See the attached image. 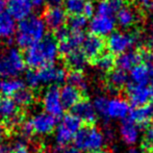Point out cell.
<instances>
[{"label": "cell", "instance_id": "cell-1", "mask_svg": "<svg viewBox=\"0 0 153 153\" xmlns=\"http://www.w3.org/2000/svg\"><path fill=\"white\" fill-rule=\"evenodd\" d=\"M59 54V44L55 38L46 36L42 41L26 49L24 61L26 66L31 70H39L49 65H53Z\"/></svg>", "mask_w": 153, "mask_h": 153}, {"label": "cell", "instance_id": "cell-2", "mask_svg": "<svg viewBox=\"0 0 153 153\" xmlns=\"http://www.w3.org/2000/svg\"><path fill=\"white\" fill-rule=\"evenodd\" d=\"M47 26L41 17L31 15L17 25L16 44L20 48L28 49L46 36Z\"/></svg>", "mask_w": 153, "mask_h": 153}, {"label": "cell", "instance_id": "cell-3", "mask_svg": "<svg viewBox=\"0 0 153 153\" xmlns=\"http://www.w3.org/2000/svg\"><path fill=\"white\" fill-rule=\"evenodd\" d=\"M93 105L97 116L104 121L125 120L131 111L128 101L120 97H113L108 99L105 96H97L94 99Z\"/></svg>", "mask_w": 153, "mask_h": 153}, {"label": "cell", "instance_id": "cell-4", "mask_svg": "<svg viewBox=\"0 0 153 153\" xmlns=\"http://www.w3.org/2000/svg\"><path fill=\"white\" fill-rule=\"evenodd\" d=\"M66 70L55 65H49L39 70H30L25 74V82L29 89H38L42 85H55L67 79Z\"/></svg>", "mask_w": 153, "mask_h": 153}, {"label": "cell", "instance_id": "cell-5", "mask_svg": "<svg viewBox=\"0 0 153 153\" xmlns=\"http://www.w3.org/2000/svg\"><path fill=\"white\" fill-rule=\"evenodd\" d=\"M75 148L80 152L98 153L104 148L106 137L104 132L96 126L81 128L74 137Z\"/></svg>", "mask_w": 153, "mask_h": 153}, {"label": "cell", "instance_id": "cell-6", "mask_svg": "<svg viewBox=\"0 0 153 153\" xmlns=\"http://www.w3.org/2000/svg\"><path fill=\"white\" fill-rule=\"evenodd\" d=\"M24 55L17 48H7L0 53V78H17L25 70Z\"/></svg>", "mask_w": 153, "mask_h": 153}, {"label": "cell", "instance_id": "cell-7", "mask_svg": "<svg viewBox=\"0 0 153 153\" xmlns=\"http://www.w3.org/2000/svg\"><path fill=\"white\" fill-rule=\"evenodd\" d=\"M81 123L82 122L73 114L65 115L55 129L54 141L56 145L62 148L74 141L75 135L81 129Z\"/></svg>", "mask_w": 153, "mask_h": 153}, {"label": "cell", "instance_id": "cell-8", "mask_svg": "<svg viewBox=\"0 0 153 153\" xmlns=\"http://www.w3.org/2000/svg\"><path fill=\"white\" fill-rule=\"evenodd\" d=\"M137 41V36L123 31H114L107 38V49L111 54L120 55L130 50L131 47Z\"/></svg>", "mask_w": 153, "mask_h": 153}, {"label": "cell", "instance_id": "cell-9", "mask_svg": "<svg viewBox=\"0 0 153 153\" xmlns=\"http://www.w3.org/2000/svg\"><path fill=\"white\" fill-rule=\"evenodd\" d=\"M22 121L19 106L10 98H0V124L3 123L7 128L18 126Z\"/></svg>", "mask_w": 153, "mask_h": 153}, {"label": "cell", "instance_id": "cell-10", "mask_svg": "<svg viewBox=\"0 0 153 153\" xmlns=\"http://www.w3.org/2000/svg\"><path fill=\"white\" fill-rule=\"evenodd\" d=\"M42 105L45 113L54 118L61 117L64 113V106L61 101L59 89L56 85H51L44 92L42 96Z\"/></svg>", "mask_w": 153, "mask_h": 153}, {"label": "cell", "instance_id": "cell-11", "mask_svg": "<svg viewBox=\"0 0 153 153\" xmlns=\"http://www.w3.org/2000/svg\"><path fill=\"white\" fill-rule=\"evenodd\" d=\"M29 121H30L33 134L41 135V137L52 132L56 127L57 123L56 118L45 111L36 114L33 117L29 119Z\"/></svg>", "mask_w": 153, "mask_h": 153}, {"label": "cell", "instance_id": "cell-12", "mask_svg": "<svg viewBox=\"0 0 153 153\" xmlns=\"http://www.w3.org/2000/svg\"><path fill=\"white\" fill-rule=\"evenodd\" d=\"M89 29L92 34L97 36H106L115 31L116 21L114 17L95 15L89 22Z\"/></svg>", "mask_w": 153, "mask_h": 153}, {"label": "cell", "instance_id": "cell-13", "mask_svg": "<svg viewBox=\"0 0 153 153\" xmlns=\"http://www.w3.org/2000/svg\"><path fill=\"white\" fill-rule=\"evenodd\" d=\"M128 100L133 106H145L151 99V90L147 85H129L126 89Z\"/></svg>", "mask_w": 153, "mask_h": 153}, {"label": "cell", "instance_id": "cell-14", "mask_svg": "<svg viewBox=\"0 0 153 153\" xmlns=\"http://www.w3.org/2000/svg\"><path fill=\"white\" fill-rule=\"evenodd\" d=\"M44 22L46 26L50 29L57 30V29L64 27L65 23L67 22V12L62 6L51 7L48 6L44 12Z\"/></svg>", "mask_w": 153, "mask_h": 153}, {"label": "cell", "instance_id": "cell-15", "mask_svg": "<svg viewBox=\"0 0 153 153\" xmlns=\"http://www.w3.org/2000/svg\"><path fill=\"white\" fill-rule=\"evenodd\" d=\"M7 13L15 20H24L31 16L32 5L29 0H5Z\"/></svg>", "mask_w": 153, "mask_h": 153}, {"label": "cell", "instance_id": "cell-16", "mask_svg": "<svg viewBox=\"0 0 153 153\" xmlns=\"http://www.w3.org/2000/svg\"><path fill=\"white\" fill-rule=\"evenodd\" d=\"M81 46H82V52L87 56V59H97L102 54L105 43L100 36L90 34L85 38Z\"/></svg>", "mask_w": 153, "mask_h": 153}, {"label": "cell", "instance_id": "cell-17", "mask_svg": "<svg viewBox=\"0 0 153 153\" xmlns=\"http://www.w3.org/2000/svg\"><path fill=\"white\" fill-rule=\"evenodd\" d=\"M119 132L121 140L126 145H135L139 142L141 131L139 125L131 120H123L119 127Z\"/></svg>", "mask_w": 153, "mask_h": 153}, {"label": "cell", "instance_id": "cell-18", "mask_svg": "<svg viewBox=\"0 0 153 153\" xmlns=\"http://www.w3.org/2000/svg\"><path fill=\"white\" fill-rule=\"evenodd\" d=\"M85 36L83 34L82 31H71L69 36L65 39L64 41L57 43L59 44V52L61 54L69 55L70 53H72L73 51L77 50L79 46H81L85 41Z\"/></svg>", "mask_w": 153, "mask_h": 153}, {"label": "cell", "instance_id": "cell-19", "mask_svg": "<svg viewBox=\"0 0 153 153\" xmlns=\"http://www.w3.org/2000/svg\"><path fill=\"white\" fill-rule=\"evenodd\" d=\"M73 115L77 117L81 122L91 124L97 119V114L94 105L89 100H80L73 107Z\"/></svg>", "mask_w": 153, "mask_h": 153}, {"label": "cell", "instance_id": "cell-20", "mask_svg": "<svg viewBox=\"0 0 153 153\" xmlns=\"http://www.w3.org/2000/svg\"><path fill=\"white\" fill-rule=\"evenodd\" d=\"M59 96L64 108H73L81 98L80 91L69 83L62 87V89L59 90Z\"/></svg>", "mask_w": 153, "mask_h": 153}, {"label": "cell", "instance_id": "cell-21", "mask_svg": "<svg viewBox=\"0 0 153 153\" xmlns=\"http://www.w3.org/2000/svg\"><path fill=\"white\" fill-rule=\"evenodd\" d=\"M141 61H143L141 52L134 50H129L118 55L117 59H116V65H117L118 69H120V70L128 71L131 70L137 65H139Z\"/></svg>", "mask_w": 153, "mask_h": 153}, {"label": "cell", "instance_id": "cell-22", "mask_svg": "<svg viewBox=\"0 0 153 153\" xmlns=\"http://www.w3.org/2000/svg\"><path fill=\"white\" fill-rule=\"evenodd\" d=\"M150 70L151 69L146 64H139L133 67L128 76L131 85H147V83L150 81Z\"/></svg>", "mask_w": 153, "mask_h": 153}, {"label": "cell", "instance_id": "cell-23", "mask_svg": "<svg viewBox=\"0 0 153 153\" xmlns=\"http://www.w3.org/2000/svg\"><path fill=\"white\" fill-rule=\"evenodd\" d=\"M124 6V0H99L97 2L96 12L98 15L114 17Z\"/></svg>", "mask_w": 153, "mask_h": 153}, {"label": "cell", "instance_id": "cell-24", "mask_svg": "<svg viewBox=\"0 0 153 153\" xmlns=\"http://www.w3.org/2000/svg\"><path fill=\"white\" fill-rule=\"evenodd\" d=\"M17 23L12 15L4 12L0 15V38L12 40V36L16 34Z\"/></svg>", "mask_w": 153, "mask_h": 153}, {"label": "cell", "instance_id": "cell-25", "mask_svg": "<svg viewBox=\"0 0 153 153\" xmlns=\"http://www.w3.org/2000/svg\"><path fill=\"white\" fill-rule=\"evenodd\" d=\"M24 87V81L20 78L0 79V94L3 97H14Z\"/></svg>", "mask_w": 153, "mask_h": 153}, {"label": "cell", "instance_id": "cell-26", "mask_svg": "<svg viewBox=\"0 0 153 153\" xmlns=\"http://www.w3.org/2000/svg\"><path fill=\"white\" fill-rule=\"evenodd\" d=\"M130 120L137 125H146L153 118V105H145V106L135 107L130 111Z\"/></svg>", "mask_w": 153, "mask_h": 153}, {"label": "cell", "instance_id": "cell-27", "mask_svg": "<svg viewBox=\"0 0 153 153\" xmlns=\"http://www.w3.org/2000/svg\"><path fill=\"white\" fill-rule=\"evenodd\" d=\"M137 20V13L130 6H123L117 13V23L122 28H129Z\"/></svg>", "mask_w": 153, "mask_h": 153}, {"label": "cell", "instance_id": "cell-28", "mask_svg": "<svg viewBox=\"0 0 153 153\" xmlns=\"http://www.w3.org/2000/svg\"><path fill=\"white\" fill-rule=\"evenodd\" d=\"M128 81V75L125 71L117 69L109 72L107 76V82L111 89L113 90H120L125 87Z\"/></svg>", "mask_w": 153, "mask_h": 153}, {"label": "cell", "instance_id": "cell-29", "mask_svg": "<svg viewBox=\"0 0 153 153\" xmlns=\"http://www.w3.org/2000/svg\"><path fill=\"white\" fill-rule=\"evenodd\" d=\"M67 65L72 69L73 71H81L85 68L88 64V59L82 51L75 50L69 55H67Z\"/></svg>", "mask_w": 153, "mask_h": 153}, {"label": "cell", "instance_id": "cell-30", "mask_svg": "<svg viewBox=\"0 0 153 153\" xmlns=\"http://www.w3.org/2000/svg\"><path fill=\"white\" fill-rule=\"evenodd\" d=\"M34 94L32 92L31 89H26V88H23L21 91H19L16 95L14 96L13 100L15 101L18 106L20 107H27L30 106L32 103L34 102Z\"/></svg>", "mask_w": 153, "mask_h": 153}, {"label": "cell", "instance_id": "cell-31", "mask_svg": "<svg viewBox=\"0 0 153 153\" xmlns=\"http://www.w3.org/2000/svg\"><path fill=\"white\" fill-rule=\"evenodd\" d=\"M67 80L69 85L77 88L79 91L88 90V81L81 71H72L67 75Z\"/></svg>", "mask_w": 153, "mask_h": 153}, {"label": "cell", "instance_id": "cell-32", "mask_svg": "<svg viewBox=\"0 0 153 153\" xmlns=\"http://www.w3.org/2000/svg\"><path fill=\"white\" fill-rule=\"evenodd\" d=\"M87 0H64L65 10L71 15H82Z\"/></svg>", "mask_w": 153, "mask_h": 153}, {"label": "cell", "instance_id": "cell-33", "mask_svg": "<svg viewBox=\"0 0 153 153\" xmlns=\"http://www.w3.org/2000/svg\"><path fill=\"white\" fill-rule=\"evenodd\" d=\"M68 25L71 31H82L89 24L88 18L83 15H75L68 19Z\"/></svg>", "mask_w": 153, "mask_h": 153}, {"label": "cell", "instance_id": "cell-34", "mask_svg": "<svg viewBox=\"0 0 153 153\" xmlns=\"http://www.w3.org/2000/svg\"><path fill=\"white\" fill-rule=\"evenodd\" d=\"M115 66V59L113 54H101L96 59V67L100 71H111Z\"/></svg>", "mask_w": 153, "mask_h": 153}, {"label": "cell", "instance_id": "cell-35", "mask_svg": "<svg viewBox=\"0 0 153 153\" xmlns=\"http://www.w3.org/2000/svg\"><path fill=\"white\" fill-rule=\"evenodd\" d=\"M144 140H145L144 146L149 150L153 149V124H151L147 129H146L145 139Z\"/></svg>", "mask_w": 153, "mask_h": 153}, {"label": "cell", "instance_id": "cell-36", "mask_svg": "<svg viewBox=\"0 0 153 153\" xmlns=\"http://www.w3.org/2000/svg\"><path fill=\"white\" fill-rule=\"evenodd\" d=\"M21 134L23 135V137L25 139H28L31 135H33V131H32V127L30 124V121L27 120V121L23 122L21 124Z\"/></svg>", "mask_w": 153, "mask_h": 153}, {"label": "cell", "instance_id": "cell-37", "mask_svg": "<svg viewBox=\"0 0 153 153\" xmlns=\"http://www.w3.org/2000/svg\"><path fill=\"white\" fill-rule=\"evenodd\" d=\"M13 148H14V153H30L26 144L23 141H17Z\"/></svg>", "mask_w": 153, "mask_h": 153}, {"label": "cell", "instance_id": "cell-38", "mask_svg": "<svg viewBox=\"0 0 153 153\" xmlns=\"http://www.w3.org/2000/svg\"><path fill=\"white\" fill-rule=\"evenodd\" d=\"M69 33H70V30L68 28L62 27V28L55 30V40H57L59 42H62L69 36Z\"/></svg>", "mask_w": 153, "mask_h": 153}, {"label": "cell", "instance_id": "cell-39", "mask_svg": "<svg viewBox=\"0 0 153 153\" xmlns=\"http://www.w3.org/2000/svg\"><path fill=\"white\" fill-rule=\"evenodd\" d=\"M95 10H96V8H95L94 4H93L91 1H87V3H85V8H83L82 15L85 17H87V18H89V17L93 16Z\"/></svg>", "mask_w": 153, "mask_h": 153}, {"label": "cell", "instance_id": "cell-40", "mask_svg": "<svg viewBox=\"0 0 153 153\" xmlns=\"http://www.w3.org/2000/svg\"><path fill=\"white\" fill-rule=\"evenodd\" d=\"M0 153H14V148L8 143L0 144Z\"/></svg>", "mask_w": 153, "mask_h": 153}, {"label": "cell", "instance_id": "cell-41", "mask_svg": "<svg viewBox=\"0 0 153 153\" xmlns=\"http://www.w3.org/2000/svg\"><path fill=\"white\" fill-rule=\"evenodd\" d=\"M29 2L31 3L32 7L40 8L44 5V3L46 2V0H29Z\"/></svg>", "mask_w": 153, "mask_h": 153}, {"label": "cell", "instance_id": "cell-42", "mask_svg": "<svg viewBox=\"0 0 153 153\" xmlns=\"http://www.w3.org/2000/svg\"><path fill=\"white\" fill-rule=\"evenodd\" d=\"M46 2L48 3L49 6H51V7H56V6L62 5L64 0H46Z\"/></svg>", "mask_w": 153, "mask_h": 153}, {"label": "cell", "instance_id": "cell-43", "mask_svg": "<svg viewBox=\"0 0 153 153\" xmlns=\"http://www.w3.org/2000/svg\"><path fill=\"white\" fill-rule=\"evenodd\" d=\"M137 2L146 8H150V7H152V5H153L152 0H137Z\"/></svg>", "mask_w": 153, "mask_h": 153}, {"label": "cell", "instance_id": "cell-44", "mask_svg": "<svg viewBox=\"0 0 153 153\" xmlns=\"http://www.w3.org/2000/svg\"><path fill=\"white\" fill-rule=\"evenodd\" d=\"M6 8V1L5 0H0V15L5 12Z\"/></svg>", "mask_w": 153, "mask_h": 153}, {"label": "cell", "instance_id": "cell-45", "mask_svg": "<svg viewBox=\"0 0 153 153\" xmlns=\"http://www.w3.org/2000/svg\"><path fill=\"white\" fill-rule=\"evenodd\" d=\"M64 153H82L80 152L78 149H76V148H67V149L64 150Z\"/></svg>", "mask_w": 153, "mask_h": 153}, {"label": "cell", "instance_id": "cell-46", "mask_svg": "<svg viewBox=\"0 0 153 153\" xmlns=\"http://www.w3.org/2000/svg\"><path fill=\"white\" fill-rule=\"evenodd\" d=\"M148 38H149V41L151 43H153V23L150 25L149 30H148Z\"/></svg>", "mask_w": 153, "mask_h": 153}, {"label": "cell", "instance_id": "cell-47", "mask_svg": "<svg viewBox=\"0 0 153 153\" xmlns=\"http://www.w3.org/2000/svg\"><path fill=\"white\" fill-rule=\"evenodd\" d=\"M5 129L3 128L2 126H0V139H2V137H4V134H5Z\"/></svg>", "mask_w": 153, "mask_h": 153}, {"label": "cell", "instance_id": "cell-48", "mask_svg": "<svg viewBox=\"0 0 153 153\" xmlns=\"http://www.w3.org/2000/svg\"><path fill=\"white\" fill-rule=\"evenodd\" d=\"M127 153H142L140 150H137V149H130Z\"/></svg>", "mask_w": 153, "mask_h": 153}, {"label": "cell", "instance_id": "cell-49", "mask_svg": "<svg viewBox=\"0 0 153 153\" xmlns=\"http://www.w3.org/2000/svg\"><path fill=\"white\" fill-rule=\"evenodd\" d=\"M150 81H151L152 85H153V68L150 70Z\"/></svg>", "mask_w": 153, "mask_h": 153}, {"label": "cell", "instance_id": "cell-50", "mask_svg": "<svg viewBox=\"0 0 153 153\" xmlns=\"http://www.w3.org/2000/svg\"><path fill=\"white\" fill-rule=\"evenodd\" d=\"M42 153H55V152H52V151H45V152H42Z\"/></svg>", "mask_w": 153, "mask_h": 153}, {"label": "cell", "instance_id": "cell-51", "mask_svg": "<svg viewBox=\"0 0 153 153\" xmlns=\"http://www.w3.org/2000/svg\"><path fill=\"white\" fill-rule=\"evenodd\" d=\"M151 99H153V90L151 91Z\"/></svg>", "mask_w": 153, "mask_h": 153}, {"label": "cell", "instance_id": "cell-52", "mask_svg": "<svg viewBox=\"0 0 153 153\" xmlns=\"http://www.w3.org/2000/svg\"><path fill=\"white\" fill-rule=\"evenodd\" d=\"M152 56H153V53H152Z\"/></svg>", "mask_w": 153, "mask_h": 153}]
</instances>
